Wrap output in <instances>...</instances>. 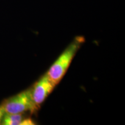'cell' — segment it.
I'll use <instances>...</instances> for the list:
<instances>
[{
	"instance_id": "cell-1",
	"label": "cell",
	"mask_w": 125,
	"mask_h": 125,
	"mask_svg": "<svg viewBox=\"0 0 125 125\" xmlns=\"http://www.w3.org/2000/svg\"><path fill=\"white\" fill-rule=\"evenodd\" d=\"M84 42L85 38L81 36L76 37L46 73L51 81L56 85H57L64 77L73 58Z\"/></svg>"
},
{
	"instance_id": "cell-6",
	"label": "cell",
	"mask_w": 125,
	"mask_h": 125,
	"mask_svg": "<svg viewBox=\"0 0 125 125\" xmlns=\"http://www.w3.org/2000/svg\"><path fill=\"white\" fill-rule=\"evenodd\" d=\"M4 114H5L4 111L3 110L2 107H1V106L0 105V124H1V121H2L3 116H4Z\"/></svg>"
},
{
	"instance_id": "cell-5",
	"label": "cell",
	"mask_w": 125,
	"mask_h": 125,
	"mask_svg": "<svg viewBox=\"0 0 125 125\" xmlns=\"http://www.w3.org/2000/svg\"><path fill=\"white\" fill-rule=\"evenodd\" d=\"M34 125V122L30 118H24L21 122L20 125Z\"/></svg>"
},
{
	"instance_id": "cell-2",
	"label": "cell",
	"mask_w": 125,
	"mask_h": 125,
	"mask_svg": "<svg viewBox=\"0 0 125 125\" xmlns=\"http://www.w3.org/2000/svg\"><path fill=\"white\" fill-rule=\"evenodd\" d=\"M1 106L5 113L8 114H24L27 111L32 113L37 109L32 100L31 89L5 100Z\"/></svg>"
},
{
	"instance_id": "cell-3",
	"label": "cell",
	"mask_w": 125,
	"mask_h": 125,
	"mask_svg": "<svg viewBox=\"0 0 125 125\" xmlns=\"http://www.w3.org/2000/svg\"><path fill=\"white\" fill-rule=\"evenodd\" d=\"M56 86L45 74L31 89L32 100L37 109L53 90Z\"/></svg>"
},
{
	"instance_id": "cell-4",
	"label": "cell",
	"mask_w": 125,
	"mask_h": 125,
	"mask_svg": "<svg viewBox=\"0 0 125 125\" xmlns=\"http://www.w3.org/2000/svg\"><path fill=\"white\" fill-rule=\"evenodd\" d=\"M23 114L5 113L3 116L1 124L4 125H20L24 119Z\"/></svg>"
}]
</instances>
